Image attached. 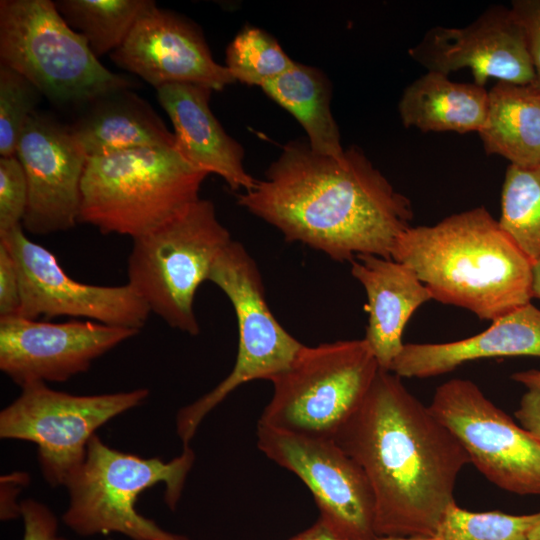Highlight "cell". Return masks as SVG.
I'll return each mask as SVG.
<instances>
[{"instance_id":"obj_33","label":"cell","mask_w":540,"mask_h":540,"mask_svg":"<svg viewBox=\"0 0 540 540\" xmlns=\"http://www.w3.org/2000/svg\"><path fill=\"white\" fill-rule=\"evenodd\" d=\"M21 308L20 278L15 259L0 242V318L19 316Z\"/></svg>"},{"instance_id":"obj_1","label":"cell","mask_w":540,"mask_h":540,"mask_svg":"<svg viewBox=\"0 0 540 540\" xmlns=\"http://www.w3.org/2000/svg\"><path fill=\"white\" fill-rule=\"evenodd\" d=\"M237 203L337 262L358 255L391 258L397 238L410 226V200L356 146L336 158L291 140L264 178L237 195Z\"/></svg>"},{"instance_id":"obj_2","label":"cell","mask_w":540,"mask_h":540,"mask_svg":"<svg viewBox=\"0 0 540 540\" xmlns=\"http://www.w3.org/2000/svg\"><path fill=\"white\" fill-rule=\"evenodd\" d=\"M333 439L368 478L377 537H434L470 459L401 377L380 369Z\"/></svg>"},{"instance_id":"obj_4","label":"cell","mask_w":540,"mask_h":540,"mask_svg":"<svg viewBox=\"0 0 540 540\" xmlns=\"http://www.w3.org/2000/svg\"><path fill=\"white\" fill-rule=\"evenodd\" d=\"M207 174L176 148L144 147L88 157L79 222L135 239L200 199Z\"/></svg>"},{"instance_id":"obj_39","label":"cell","mask_w":540,"mask_h":540,"mask_svg":"<svg viewBox=\"0 0 540 540\" xmlns=\"http://www.w3.org/2000/svg\"><path fill=\"white\" fill-rule=\"evenodd\" d=\"M529 540H540V512H538V519L529 533Z\"/></svg>"},{"instance_id":"obj_21","label":"cell","mask_w":540,"mask_h":540,"mask_svg":"<svg viewBox=\"0 0 540 540\" xmlns=\"http://www.w3.org/2000/svg\"><path fill=\"white\" fill-rule=\"evenodd\" d=\"M70 129L88 157L144 147H175V136L152 107L130 89L88 105Z\"/></svg>"},{"instance_id":"obj_13","label":"cell","mask_w":540,"mask_h":540,"mask_svg":"<svg viewBox=\"0 0 540 540\" xmlns=\"http://www.w3.org/2000/svg\"><path fill=\"white\" fill-rule=\"evenodd\" d=\"M13 255L20 278L19 316L49 321L55 317L85 318L107 325L140 331L151 313L148 305L128 284H86L67 275L55 255L29 239L20 225L0 235Z\"/></svg>"},{"instance_id":"obj_7","label":"cell","mask_w":540,"mask_h":540,"mask_svg":"<svg viewBox=\"0 0 540 540\" xmlns=\"http://www.w3.org/2000/svg\"><path fill=\"white\" fill-rule=\"evenodd\" d=\"M214 204L200 198L159 228L133 239L128 284L170 327L197 335L194 298L232 242Z\"/></svg>"},{"instance_id":"obj_25","label":"cell","mask_w":540,"mask_h":540,"mask_svg":"<svg viewBox=\"0 0 540 540\" xmlns=\"http://www.w3.org/2000/svg\"><path fill=\"white\" fill-rule=\"evenodd\" d=\"M151 0H57L70 28L82 35L99 58L117 49Z\"/></svg>"},{"instance_id":"obj_14","label":"cell","mask_w":540,"mask_h":540,"mask_svg":"<svg viewBox=\"0 0 540 540\" xmlns=\"http://www.w3.org/2000/svg\"><path fill=\"white\" fill-rule=\"evenodd\" d=\"M139 331L95 321L0 318V369L23 387L64 382Z\"/></svg>"},{"instance_id":"obj_11","label":"cell","mask_w":540,"mask_h":540,"mask_svg":"<svg viewBox=\"0 0 540 540\" xmlns=\"http://www.w3.org/2000/svg\"><path fill=\"white\" fill-rule=\"evenodd\" d=\"M429 408L487 480L511 493L540 496V440L474 382L456 378L443 383Z\"/></svg>"},{"instance_id":"obj_23","label":"cell","mask_w":540,"mask_h":540,"mask_svg":"<svg viewBox=\"0 0 540 540\" xmlns=\"http://www.w3.org/2000/svg\"><path fill=\"white\" fill-rule=\"evenodd\" d=\"M487 154L511 165H540V91L532 85L498 81L488 91L487 115L478 132Z\"/></svg>"},{"instance_id":"obj_16","label":"cell","mask_w":540,"mask_h":540,"mask_svg":"<svg viewBox=\"0 0 540 540\" xmlns=\"http://www.w3.org/2000/svg\"><path fill=\"white\" fill-rule=\"evenodd\" d=\"M408 53L427 71L469 68L482 87L492 78L521 85L535 78L524 28L504 5L488 7L464 27H432Z\"/></svg>"},{"instance_id":"obj_30","label":"cell","mask_w":540,"mask_h":540,"mask_svg":"<svg viewBox=\"0 0 540 540\" xmlns=\"http://www.w3.org/2000/svg\"><path fill=\"white\" fill-rule=\"evenodd\" d=\"M28 203L24 169L15 156L0 157V235L23 224Z\"/></svg>"},{"instance_id":"obj_20","label":"cell","mask_w":540,"mask_h":540,"mask_svg":"<svg viewBox=\"0 0 540 540\" xmlns=\"http://www.w3.org/2000/svg\"><path fill=\"white\" fill-rule=\"evenodd\" d=\"M350 264L351 274L367 297L364 339L380 369L390 371L404 347L407 322L422 304L433 299L432 294L410 267L392 258L364 254Z\"/></svg>"},{"instance_id":"obj_34","label":"cell","mask_w":540,"mask_h":540,"mask_svg":"<svg viewBox=\"0 0 540 540\" xmlns=\"http://www.w3.org/2000/svg\"><path fill=\"white\" fill-rule=\"evenodd\" d=\"M515 417L524 429L540 440V391L528 390L522 396Z\"/></svg>"},{"instance_id":"obj_38","label":"cell","mask_w":540,"mask_h":540,"mask_svg":"<svg viewBox=\"0 0 540 540\" xmlns=\"http://www.w3.org/2000/svg\"><path fill=\"white\" fill-rule=\"evenodd\" d=\"M532 296L540 299V258L533 264Z\"/></svg>"},{"instance_id":"obj_5","label":"cell","mask_w":540,"mask_h":540,"mask_svg":"<svg viewBox=\"0 0 540 540\" xmlns=\"http://www.w3.org/2000/svg\"><path fill=\"white\" fill-rule=\"evenodd\" d=\"M194 460L190 447L165 462L115 450L95 434L84 463L65 486L69 504L63 522L83 537L119 533L132 540H190L145 518L135 504L142 492L164 483L165 502L174 510Z\"/></svg>"},{"instance_id":"obj_15","label":"cell","mask_w":540,"mask_h":540,"mask_svg":"<svg viewBox=\"0 0 540 540\" xmlns=\"http://www.w3.org/2000/svg\"><path fill=\"white\" fill-rule=\"evenodd\" d=\"M15 155L28 185L23 227L38 235L73 228L88 156L70 126L35 111L19 134Z\"/></svg>"},{"instance_id":"obj_24","label":"cell","mask_w":540,"mask_h":540,"mask_svg":"<svg viewBox=\"0 0 540 540\" xmlns=\"http://www.w3.org/2000/svg\"><path fill=\"white\" fill-rule=\"evenodd\" d=\"M261 89L298 121L314 152L343 156L345 149L330 108L332 86L320 69L295 61L289 70Z\"/></svg>"},{"instance_id":"obj_27","label":"cell","mask_w":540,"mask_h":540,"mask_svg":"<svg viewBox=\"0 0 540 540\" xmlns=\"http://www.w3.org/2000/svg\"><path fill=\"white\" fill-rule=\"evenodd\" d=\"M295 61L263 29L247 26L228 44L225 66L236 82L260 88L289 70Z\"/></svg>"},{"instance_id":"obj_12","label":"cell","mask_w":540,"mask_h":540,"mask_svg":"<svg viewBox=\"0 0 540 540\" xmlns=\"http://www.w3.org/2000/svg\"><path fill=\"white\" fill-rule=\"evenodd\" d=\"M257 446L311 491L320 524L350 540L377 538L375 500L362 468L334 439L291 433L258 423Z\"/></svg>"},{"instance_id":"obj_26","label":"cell","mask_w":540,"mask_h":540,"mask_svg":"<svg viewBox=\"0 0 540 540\" xmlns=\"http://www.w3.org/2000/svg\"><path fill=\"white\" fill-rule=\"evenodd\" d=\"M498 221L533 263L540 258V165L508 166Z\"/></svg>"},{"instance_id":"obj_37","label":"cell","mask_w":540,"mask_h":540,"mask_svg":"<svg viewBox=\"0 0 540 540\" xmlns=\"http://www.w3.org/2000/svg\"><path fill=\"white\" fill-rule=\"evenodd\" d=\"M511 378L524 385L528 390L540 391V370H527L516 372L511 375Z\"/></svg>"},{"instance_id":"obj_8","label":"cell","mask_w":540,"mask_h":540,"mask_svg":"<svg viewBox=\"0 0 540 540\" xmlns=\"http://www.w3.org/2000/svg\"><path fill=\"white\" fill-rule=\"evenodd\" d=\"M379 370L364 338L303 345L289 367L270 380L273 395L258 423L333 439Z\"/></svg>"},{"instance_id":"obj_29","label":"cell","mask_w":540,"mask_h":540,"mask_svg":"<svg viewBox=\"0 0 540 540\" xmlns=\"http://www.w3.org/2000/svg\"><path fill=\"white\" fill-rule=\"evenodd\" d=\"M42 94L26 77L0 63V156H15L20 132Z\"/></svg>"},{"instance_id":"obj_31","label":"cell","mask_w":540,"mask_h":540,"mask_svg":"<svg viewBox=\"0 0 540 540\" xmlns=\"http://www.w3.org/2000/svg\"><path fill=\"white\" fill-rule=\"evenodd\" d=\"M24 522L23 540H69L58 535V520L44 504L26 499L20 503Z\"/></svg>"},{"instance_id":"obj_32","label":"cell","mask_w":540,"mask_h":540,"mask_svg":"<svg viewBox=\"0 0 540 540\" xmlns=\"http://www.w3.org/2000/svg\"><path fill=\"white\" fill-rule=\"evenodd\" d=\"M511 9L526 34L535 74L531 85L540 91V0H514Z\"/></svg>"},{"instance_id":"obj_35","label":"cell","mask_w":540,"mask_h":540,"mask_svg":"<svg viewBox=\"0 0 540 540\" xmlns=\"http://www.w3.org/2000/svg\"><path fill=\"white\" fill-rule=\"evenodd\" d=\"M288 540H350L344 539L332 535L328 532L320 522L316 521L315 524L300 532L299 534L289 538ZM370 540H435L432 538H405V537H377Z\"/></svg>"},{"instance_id":"obj_36","label":"cell","mask_w":540,"mask_h":540,"mask_svg":"<svg viewBox=\"0 0 540 540\" xmlns=\"http://www.w3.org/2000/svg\"><path fill=\"white\" fill-rule=\"evenodd\" d=\"M13 488L10 495H4L1 497V520H10L15 519L20 516V505L16 504L15 496L13 491L17 487L23 486L24 482L27 481V475L24 473H14L10 474Z\"/></svg>"},{"instance_id":"obj_17","label":"cell","mask_w":540,"mask_h":540,"mask_svg":"<svg viewBox=\"0 0 540 540\" xmlns=\"http://www.w3.org/2000/svg\"><path fill=\"white\" fill-rule=\"evenodd\" d=\"M110 58L155 89L187 83L221 91L236 83L227 67L213 58L199 27L176 12L158 8L154 1Z\"/></svg>"},{"instance_id":"obj_6","label":"cell","mask_w":540,"mask_h":540,"mask_svg":"<svg viewBox=\"0 0 540 540\" xmlns=\"http://www.w3.org/2000/svg\"><path fill=\"white\" fill-rule=\"evenodd\" d=\"M0 63L61 105L86 106L133 86L125 75L100 63L50 0L0 1Z\"/></svg>"},{"instance_id":"obj_28","label":"cell","mask_w":540,"mask_h":540,"mask_svg":"<svg viewBox=\"0 0 540 540\" xmlns=\"http://www.w3.org/2000/svg\"><path fill=\"white\" fill-rule=\"evenodd\" d=\"M538 512L510 515L499 511L472 512L456 502L448 507L435 540H529Z\"/></svg>"},{"instance_id":"obj_19","label":"cell","mask_w":540,"mask_h":540,"mask_svg":"<svg viewBox=\"0 0 540 540\" xmlns=\"http://www.w3.org/2000/svg\"><path fill=\"white\" fill-rule=\"evenodd\" d=\"M511 356L540 357V309L531 302L494 319L489 328L466 339L404 344L390 371L401 378H427L468 361Z\"/></svg>"},{"instance_id":"obj_18","label":"cell","mask_w":540,"mask_h":540,"mask_svg":"<svg viewBox=\"0 0 540 540\" xmlns=\"http://www.w3.org/2000/svg\"><path fill=\"white\" fill-rule=\"evenodd\" d=\"M172 122L176 150L195 168L223 178L233 191L252 189L257 179L244 167L243 146L224 130L212 113V89L171 83L156 89Z\"/></svg>"},{"instance_id":"obj_9","label":"cell","mask_w":540,"mask_h":540,"mask_svg":"<svg viewBox=\"0 0 540 540\" xmlns=\"http://www.w3.org/2000/svg\"><path fill=\"white\" fill-rule=\"evenodd\" d=\"M231 302L237 320L238 349L229 375L177 414V434L183 448L206 415L239 386L271 380L289 367L304 344L277 321L265 298L261 273L246 248L232 241L215 261L209 280Z\"/></svg>"},{"instance_id":"obj_10","label":"cell","mask_w":540,"mask_h":540,"mask_svg":"<svg viewBox=\"0 0 540 540\" xmlns=\"http://www.w3.org/2000/svg\"><path fill=\"white\" fill-rule=\"evenodd\" d=\"M21 389L19 397L0 413V437L34 443L43 476L52 487L66 486L80 469L99 427L149 395L146 388L73 395L43 382Z\"/></svg>"},{"instance_id":"obj_3","label":"cell","mask_w":540,"mask_h":540,"mask_svg":"<svg viewBox=\"0 0 540 540\" xmlns=\"http://www.w3.org/2000/svg\"><path fill=\"white\" fill-rule=\"evenodd\" d=\"M391 258L410 267L434 300L491 320L530 303L533 262L485 207L409 227Z\"/></svg>"},{"instance_id":"obj_22","label":"cell","mask_w":540,"mask_h":540,"mask_svg":"<svg viewBox=\"0 0 540 540\" xmlns=\"http://www.w3.org/2000/svg\"><path fill=\"white\" fill-rule=\"evenodd\" d=\"M488 91L427 71L410 83L398 103L403 125L423 132H479L487 115Z\"/></svg>"}]
</instances>
